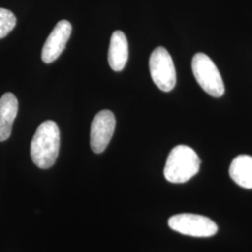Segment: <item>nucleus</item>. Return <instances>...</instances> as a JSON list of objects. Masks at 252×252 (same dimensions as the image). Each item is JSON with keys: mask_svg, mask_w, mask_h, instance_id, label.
Here are the masks:
<instances>
[{"mask_svg": "<svg viewBox=\"0 0 252 252\" xmlns=\"http://www.w3.org/2000/svg\"><path fill=\"white\" fill-rule=\"evenodd\" d=\"M71 32L72 26L68 21L62 20L56 24L42 49L41 58L44 63H53L61 55L71 36Z\"/></svg>", "mask_w": 252, "mask_h": 252, "instance_id": "0eeeda50", "label": "nucleus"}, {"mask_svg": "<svg viewBox=\"0 0 252 252\" xmlns=\"http://www.w3.org/2000/svg\"><path fill=\"white\" fill-rule=\"evenodd\" d=\"M192 73L203 90L214 97L224 94V83L215 63L207 54H196L191 61Z\"/></svg>", "mask_w": 252, "mask_h": 252, "instance_id": "7ed1b4c3", "label": "nucleus"}, {"mask_svg": "<svg viewBox=\"0 0 252 252\" xmlns=\"http://www.w3.org/2000/svg\"><path fill=\"white\" fill-rule=\"evenodd\" d=\"M16 26V17L9 9L0 8V39L8 36Z\"/></svg>", "mask_w": 252, "mask_h": 252, "instance_id": "9b49d317", "label": "nucleus"}, {"mask_svg": "<svg viewBox=\"0 0 252 252\" xmlns=\"http://www.w3.org/2000/svg\"><path fill=\"white\" fill-rule=\"evenodd\" d=\"M18 113V100L11 93H6L0 98V142L11 135L12 125Z\"/></svg>", "mask_w": 252, "mask_h": 252, "instance_id": "6e6552de", "label": "nucleus"}, {"mask_svg": "<svg viewBox=\"0 0 252 252\" xmlns=\"http://www.w3.org/2000/svg\"><path fill=\"white\" fill-rule=\"evenodd\" d=\"M229 174L234 182L245 189H252V157L239 155L230 165Z\"/></svg>", "mask_w": 252, "mask_h": 252, "instance_id": "9d476101", "label": "nucleus"}, {"mask_svg": "<svg viewBox=\"0 0 252 252\" xmlns=\"http://www.w3.org/2000/svg\"><path fill=\"white\" fill-rule=\"evenodd\" d=\"M168 225L173 231L194 237H210L218 232V226L212 220L189 213L172 216L168 220Z\"/></svg>", "mask_w": 252, "mask_h": 252, "instance_id": "39448f33", "label": "nucleus"}, {"mask_svg": "<svg viewBox=\"0 0 252 252\" xmlns=\"http://www.w3.org/2000/svg\"><path fill=\"white\" fill-rule=\"evenodd\" d=\"M128 41L124 32L115 31L108 49V61L114 71H122L126 67L128 60Z\"/></svg>", "mask_w": 252, "mask_h": 252, "instance_id": "1a4fd4ad", "label": "nucleus"}, {"mask_svg": "<svg viewBox=\"0 0 252 252\" xmlns=\"http://www.w3.org/2000/svg\"><path fill=\"white\" fill-rule=\"evenodd\" d=\"M116 126V119L110 110L104 109L98 112L92 122L90 143L94 153H102L108 147Z\"/></svg>", "mask_w": 252, "mask_h": 252, "instance_id": "423d86ee", "label": "nucleus"}, {"mask_svg": "<svg viewBox=\"0 0 252 252\" xmlns=\"http://www.w3.org/2000/svg\"><path fill=\"white\" fill-rule=\"evenodd\" d=\"M200 164L197 153L188 146L179 145L169 153L163 175L171 183H184L198 173Z\"/></svg>", "mask_w": 252, "mask_h": 252, "instance_id": "f03ea898", "label": "nucleus"}, {"mask_svg": "<svg viewBox=\"0 0 252 252\" xmlns=\"http://www.w3.org/2000/svg\"><path fill=\"white\" fill-rule=\"evenodd\" d=\"M150 72L156 86L163 92H170L177 82L176 68L171 55L163 47L156 48L150 57Z\"/></svg>", "mask_w": 252, "mask_h": 252, "instance_id": "20e7f679", "label": "nucleus"}, {"mask_svg": "<svg viewBox=\"0 0 252 252\" xmlns=\"http://www.w3.org/2000/svg\"><path fill=\"white\" fill-rule=\"evenodd\" d=\"M60 149V131L54 121H46L37 127L31 141L30 153L37 167L48 169L56 161Z\"/></svg>", "mask_w": 252, "mask_h": 252, "instance_id": "f257e3e1", "label": "nucleus"}]
</instances>
